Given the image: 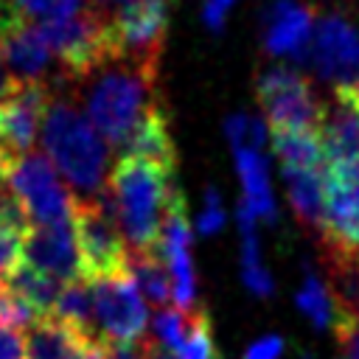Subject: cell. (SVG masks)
Masks as SVG:
<instances>
[{
    "mask_svg": "<svg viewBox=\"0 0 359 359\" xmlns=\"http://www.w3.org/2000/svg\"><path fill=\"white\" fill-rule=\"evenodd\" d=\"M39 28L67 79H87L101 65L121 56L115 14L104 6H84L79 14L59 22H42Z\"/></svg>",
    "mask_w": 359,
    "mask_h": 359,
    "instance_id": "4",
    "label": "cell"
},
{
    "mask_svg": "<svg viewBox=\"0 0 359 359\" xmlns=\"http://www.w3.org/2000/svg\"><path fill=\"white\" fill-rule=\"evenodd\" d=\"M323 247L356 252L359 250V160L334 163L325 171V222Z\"/></svg>",
    "mask_w": 359,
    "mask_h": 359,
    "instance_id": "9",
    "label": "cell"
},
{
    "mask_svg": "<svg viewBox=\"0 0 359 359\" xmlns=\"http://www.w3.org/2000/svg\"><path fill=\"white\" fill-rule=\"evenodd\" d=\"M255 213L238 202V230H241V278L247 289L258 297H269L275 292V280L261 264V247H258V233H255Z\"/></svg>",
    "mask_w": 359,
    "mask_h": 359,
    "instance_id": "27",
    "label": "cell"
},
{
    "mask_svg": "<svg viewBox=\"0 0 359 359\" xmlns=\"http://www.w3.org/2000/svg\"><path fill=\"white\" fill-rule=\"evenodd\" d=\"M309 59L325 81L351 84L359 67V36L342 14H323L314 22Z\"/></svg>",
    "mask_w": 359,
    "mask_h": 359,
    "instance_id": "11",
    "label": "cell"
},
{
    "mask_svg": "<svg viewBox=\"0 0 359 359\" xmlns=\"http://www.w3.org/2000/svg\"><path fill=\"white\" fill-rule=\"evenodd\" d=\"M53 317L62 320L65 325H70L76 334L90 337V339H104L95 323V306H93V286L87 278H76V280H65ZM107 342V339H104Z\"/></svg>",
    "mask_w": 359,
    "mask_h": 359,
    "instance_id": "24",
    "label": "cell"
},
{
    "mask_svg": "<svg viewBox=\"0 0 359 359\" xmlns=\"http://www.w3.org/2000/svg\"><path fill=\"white\" fill-rule=\"evenodd\" d=\"M8 185L20 199V205L25 208L34 227L73 222L76 196L67 194L65 185L59 182V174L50 157L36 151L17 157L8 168Z\"/></svg>",
    "mask_w": 359,
    "mask_h": 359,
    "instance_id": "6",
    "label": "cell"
},
{
    "mask_svg": "<svg viewBox=\"0 0 359 359\" xmlns=\"http://www.w3.org/2000/svg\"><path fill=\"white\" fill-rule=\"evenodd\" d=\"M280 353H283V339L275 334H266L244 351V359H280Z\"/></svg>",
    "mask_w": 359,
    "mask_h": 359,
    "instance_id": "36",
    "label": "cell"
},
{
    "mask_svg": "<svg viewBox=\"0 0 359 359\" xmlns=\"http://www.w3.org/2000/svg\"><path fill=\"white\" fill-rule=\"evenodd\" d=\"M126 269L149 303L165 306L174 300V278H171L165 258L157 252V247L154 250H129Z\"/></svg>",
    "mask_w": 359,
    "mask_h": 359,
    "instance_id": "22",
    "label": "cell"
},
{
    "mask_svg": "<svg viewBox=\"0 0 359 359\" xmlns=\"http://www.w3.org/2000/svg\"><path fill=\"white\" fill-rule=\"evenodd\" d=\"M3 283H6L20 300H25L39 317H50V314H53L56 300H59V292H62V286H65L59 278L42 272V269H36V266H31L28 261H20Z\"/></svg>",
    "mask_w": 359,
    "mask_h": 359,
    "instance_id": "23",
    "label": "cell"
},
{
    "mask_svg": "<svg viewBox=\"0 0 359 359\" xmlns=\"http://www.w3.org/2000/svg\"><path fill=\"white\" fill-rule=\"evenodd\" d=\"M107 359H146V337L137 342H107Z\"/></svg>",
    "mask_w": 359,
    "mask_h": 359,
    "instance_id": "39",
    "label": "cell"
},
{
    "mask_svg": "<svg viewBox=\"0 0 359 359\" xmlns=\"http://www.w3.org/2000/svg\"><path fill=\"white\" fill-rule=\"evenodd\" d=\"M0 50L17 84L45 81L50 62L56 59L42 28L36 22H20V20L8 22L0 31Z\"/></svg>",
    "mask_w": 359,
    "mask_h": 359,
    "instance_id": "17",
    "label": "cell"
},
{
    "mask_svg": "<svg viewBox=\"0 0 359 359\" xmlns=\"http://www.w3.org/2000/svg\"><path fill=\"white\" fill-rule=\"evenodd\" d=\"M224 224V210H222V199H219V191L210 185L205 191V205H202V213H199V222H196V230L202 236H213L219 233Z\"/></svg>",
    "mask_w": 359,
    "mask_h": 359,
    "instance_id": "33",
    "label": "cell"
},
{
    "mask_svg": "<svg viewBox=\"0 0 359 359\" xmlns=\"http://www.w3.org/2000/svg\"><path fill=\"white\" fill-rule=\"evenodd\" d=\"M174 3L177 0H126L115 14L121 56L160 62Z\"/></svg>",
    "mask_w": 359,
    "mask_h": 359,
    "instance_id": "10",
    "label": "cell"
},
{
    "mask_svg": "<svg viewBox=\"0 0 359 359\" xmlns=\"http://www.w3.org/2000/svg\"><path fill=\"white\" fill-rule=\"evenodd\" d=\"M146 359H180V356H177V351H171V348L160 345L157 339L146 337Z\"/></svg>",
    "mask_w": 359,
    "mask_h": 359,
    "instance_id": "41",
    "label": "cell"
},
{
    "mask_svg": "<svg viewBox=\"0 0 359 359\" xmlns=\"http://www.w3.org/2000/svg\"><path fill=\"white\" fill-rule=\"evenodd\" d=\"M17 87V81H14V76H11V70H8V65H6V56H3V50H0V104L11 95V90Z\"/></svg>",
    "mask_w": 359,
    "mask_h": 359,
    "instance_id": "40",
    "label": "cell"
},
{
    "mask_svg": "<svg viewBox=\"0 0 359 359\" xmlns=\"http://www.w3.org/2000/svg\"><path fill=\"white\" fill-rule=\"evenodd\" d=\"M323 250H325L323 264L328 272L331 294L337 300V311L359 323V250L356 252H342L328 247Z\"/></svg>",
    "mask_w": 359,
    "mask_h": 359,
    "instance_id": "21",
    "label": "cell"
},
{
    "mask_svg": "<svg viewBox=\"0 0 359 359\" xmlns=\"http://www.w3.org/2000/svg\"><path fill=\"white\" fill-rule=\"evenodd\" d=\"M289 191V202L303 227L323 233L325 222V182L320 180V168H280Z\"/></svg>",
    "mask_w": 359,
    "mask_h": 359,
    "instance_id": "20",
    "label": "cell"
},
{
    "mask_svg": "<svg viewBox=\"0 0 359 359\" xmlns=\"http://www.w3.org/2000/svg\"><path fill=\"white\" fill-rule=\"evenodd\" d=\"M73 227H76V241L81 255V272L87 280L107 278L126 269L129 244H126L109 188L95 199H76Z\"/></svg>",
    "mask_w": 359,
    "mask_h": 359,
    "instance_id": "5",
    "label": "cell"
},
{
    "mask_svg": "<svg viewBox=\"0 0 359 359\" xmlns=\"http://www.w3.org/2000/svg\"><path fill=\"white\" fill-rule=\"evenodd\" d=\"M300 359H311V356H309V353H303V356H300Z\"/></svg>",
    "mask_w": 359,
    "mask_h": 359,
    "instance_id": "43",
    "label": "cell"
},
{
    "mask_svg": "<svg viewBox=\"0 0 359 359\" xmlns=\"http://www.w3.org/2000/svg\"><path fill=\"white\" fill-rule=\"evenodd\" d=\"M255 95L272 126H292V129L320 126L323 101L317 98L311 81L300 70L266 67L255 81Z\"/></svg>",
    "mask_w": 359,
    "mask_h": 359,
    "instance_id": "7",
    "label": "cell"
},
{
    "mask_svg": "<svg viewBox=\"0 0 359 359\" xmlns=\"http://www.w3.org/2000/svg\"><path fill=\"white\" fill-rule=\"evenodd\" d=\"M81 334H76L62 320L39 317L25 331V359H70Z\"/></svg>",
    "mask_w": 359,
    "mask_h": 359,
    "instance_id": "26",
    "label": "cell"
},
{
    "mask_svg": "<svg viewBox=\"0 0 359 359\" xmlns=\"http://www.w3.org/2000/svg\"><path fill=\"white\" fill-rule=\"evenodd\" d=\"M3 8L8 17L20 22H59L73 14H79L84 6L81 0H3Z\"/></svg>",
    "mask_w": 359,
    "mask_h": 359,
    "instance_id": "29",
    "label": "cell"
},
{
    "mask_svg": "<svg viewBox=\"0 0 359 359\" xmlns=\"http://www.w3.org/2000/svg\"><path fill=\"white\" fill-rule=\"evenodd\" d=\"M320 140L328 165L359 160V90L351 84H337L323 101Z\"/></svg>",
    "mask_w": 359,
    "mask_h": 359,
    "instance_id": "14",
    "label": "cell"
},
{
    "mask_svg": "<svg viewBox=\"0 0 359 359\" xmlns=\"http://www.w3.org/2000/svg\"><path fill=\"white\" fill-rule=\"evenodd\" d=\"M177 171L151 160L123 154L109 171V194L129 250H154L168 205L177 194Z\"/></svg>",
    "mask_w": 359,
    "mask_h": 359,
    "instance_id": "3",
    "label": "cell"
},
{
    "mask_svg": "<svg viewBox=\"0 0 359 359\" xmlns=\"http://www.w3.org/2000/svg\"><path fill=\"white\" fill-rule=\"evenodd\" d=\"M22 261H28L31 266H36L59 280L84 278L73 222L31 227L28 236L22 238Z\"/></svg>",
    "mask_w": 359,
    "mask_h": 359,
    "instance_id": "15",
    "label": "cell"
},
{
    "mask_svg": "<svg viewBox=\"0 0 359 359\" xmlns=\"http://www.w3.org/2000/svg\"><path fill=\"white\" fill-rule=\"evenodd\" d=\"M224 135L230 140L233 149L250 146V149H261L266 143V126L261 118H247V115H230L224 121Z\"/></svg>",
    "mask_w": 359,
    "mask_h": 359,
    "instance_id": "31",
    "label": "cell"
},
{
    "mask_svg": "<svg viewBox=\"0 0 359 359\" xmlns=\"http://www.w3.org/2000/svg\"><path fill=\"white\" fill-rule=\"evenodd\" d=\"M48 87L45 81H28L17 84L11 95L0 104V151L11 160L31 151L39 118H45L48 107Z\"/></svg>",
    "mask_w": 359,
    "mask_h": 359,
    "instance_id": "12",
    "label": "cell"
},
{
    "mask_svg": "<svg viewBox=\"0 0 359 359\" xmlns=\"http://www.w3.org/2000/svg\"><path fill=\"white\" fill-rule=\"evenodd\" d=\"M157 252L165 258L171 278H174V303L182 311H194L196 306V275H194V261H191V230H188V216H185V199L177 191L165 222L163 233L157 241Z\"/></svg>",
    "mask_w": 359,
    "mask_h": 359,
    "instance_id": "13",
    "label": "cell"
},
{
    "mask_svg": "<svg viewBox=\"0 0 359 359\" xmlns=\"http://www.w3.org/2000/svg\"><path fill=\"white\" fill-rule=\"evenodd\" d=\"M0 292H3V283H0Z\"/></svg>",
    "mask_w": 359,
    "mask_h": 359,
    "instance_id": "44",
    "label": "cell"
},
{
    "mask_svg": "<svg viewBox=\"0 0 359 359\" xmlns=\"http://www.w3.org/2000/svg\"><path fill=\"white\" fill-rule=\"evenodd\" d=\"M188 320H191V311H182V309H163L157 311L154 317V339L171 351H180L182 339H185V331H188Z\"/></svg>",
    "mask_w": 359,
    "mask_h": 359,
    "instance_id": "32",
    "label": "cell"
},
{
    "mask_svg": "<svg viewBox=\"0 0 359 359\" xmlns=\"http://www.w3.org/2000/svg\"><path fill=\"white\" fill-rule=\"evenodd\" d=\"M157 73L160 62L118 56L87 76V118L112 149H123L146 112L160 104Z\"/></svg>",
    "mask_w": 359,
    "mask_h": 359,
    "instance_id": "1",
    "label": "cell"
},
{
    "mask_svg": "<svg viewBox=\"0 0 359 359\" xmlns=\"http://www.w3.org/2000/svg\"><path fill=\"white\" fill-rule=\"evenodd\" d=\"M22 255V236L0 227V283L11 275V269L20 264Z\"/></svg>",
    "mask_w": 359,
    "mask_h": 359,
    "instance_id": "34",
    "label": "cell"
},
{
    "mask_svg": "<svg viewBox=\"0 0 359 359\" xmlns=\"http://www.w3.org/2000/svg\"><path fill=\"white\" fill-rule=\"evenodd\" d=\"M297 309L317 325V328H334L337 325V300L331 294V289H325V283L314 275V269H303V286L297 292Z\"/></svg>",
    "mask_w": 359,
    "mask_h": 359,
    "instance_id": "28",
    "label": "cell"
},
{
    "mask_svg": "<svg viewBox=\"0 0 359 359\" xmlns=\"http://www.w3.org/2000/svg\"><path fill=\"white\" fill-rule=\"evenodd\" d=\"M0 359H25V339L22 331L0 325Z\"/></svg>",
    "mask_w": 359,
    "mask_h": 359,
    "instance_id": "37",
    "label": "cell"
},
{
    "mask_svg": "<svg viewBox=\"0 0 359 359\" xmlns=\"http://www.w3.org/2000/svg\"><path fill=\"white\" fill-rule=\"evenodd\" d=\"M236 0H205V8H202V22L210 28V31H222L227 14H230V6Z\"/></svg>",
    "mask_w": 359,
    "mask_h": 359,
    "instance_id": "38",
    "label": "cell"
},
{
    "mask_svg": "<svg viewBox=\"0 0 359 359\" xmlns=\"http://www.w3.org/2000/svg\"><path fill=\"white\" fill-rule=\"evenodd\" d=\"M272 151L280 160V168H320L325 160L317 129L272 126Z\"/></svg>",
    "mask_w": 359,
    "mask_h": 359,
    "instance_id": "25",
    "label": "cell"
},
{
    "mask_svg": "<svg viewBox=\"0 0 359 359\" xmlns=\"http://www.w3.org/2000/svg\"><path fill=\"white\" fill-rule=\"evenodd\" d=\"M334 334H337V339L342 342L345 356H348V359H359V323L339 314V317H337V325H334Z\"/></svg>",
    "mask_w": 359,
    "mask_h": 359,
    "instance_id": "35",
    "label": "cell"
},
{
    "mask_svg": "<svg viewBox=\"0 0 359 359\" xmlns=\"http://www.w3.org/2000/svg\"><path fill=\"white\" fill-rule=\"evenodd\" d=\"M123 154L129 157H143L151 160L168 171H177V146L171 140L168 132V118L163 112V107H151L146 112V118L137 123V129L132 132L129 143L123 146Z\"/></svg>",
    "mask_w": 359,
    "mask_h": 359,
    "instance_id": "18",
    "label": "cell"
},
{
    "mask_svg": "<svg viewBox=\"0 0 359 359\" xmlns=\"http://www.w3.org/2000/svg\"><path fill=\"white\" fill-rule=\"evenodd\" d=\"M93 286V306L95 323L107 342H137L146 334V300L129 275V269L95 278Z\"/></svg>",
    "mask_w": 359,
    "mask_h": 359,
    "instance_id": "8",
    "label": "cell"
},
{
    "mask_svg": "<svg viewBox=\"0 0 359 359\" xmlns=\"http://www.w3.org/2000/svg\"><path fill=\"white\" fill-rule=\"evenodd\" d=\"M180 359H219L216 348H213V337H210V323L205 317V311L194 309L191 320H188V331L185 339L177 351Z\"/></svg>",
    "mask_w": 359,
    "mask_h": 359,
    "instance_id": "30",
    "label": "cell"
},
{
    "mask_svg": "<svg viewBox=\"0 0 359 359\" xmlns=\"http://www.w3.org/2000/svg\"><path fill=\"white\" fill-rule=\"evenodd\" d=\"M314 11L297 0H272L264 14V48L272 56L309 59Z\"/></svg>",
    "mask_w": 359,
    "mask_h": 359,
    "instance_id": "16",
    "label": "cell"
},
{
    "mask_svg": "<svg viewBox=\"0 0 359 359\" xmlns=\"http://www.w3.org/2000/svg\"><path fill=\"white\" fill-rule=\"evenodd\" d=\"M126 0H95V6H104V8H112V6H123Z\"/></svg>",
    "mask_w": 359,
    "mask_h": 359,
    "instance_id": "42",
    "label": "cell"
},
{
    "mask_svg": "<svg viewBox=\"0 0 359 359\" xmlns=\"http://www.w3.org/2000/svg\"><path fill=\"white\" fill-rule=\"evenodd\" d=\"M42 146L56 171L70 182L76 199H95L107 191L109 143L76 109L73 101L50 95L42 118Z\"/></svg>",
    "mask_w": 359,
    "mask_h": 359,
    "instance_id": "2",
    "label": "cell"
},
{
    "mask_svg": "<svg viewBox=\"0 0 359 359\" xmlns=\"http://www.w3.org/2000/svg\"><path fill=\"white\" fill-rule=\"evenodd\" d=\"M233 154H236V171H238L241 188H244L241 202L258 219L272 224L275 222V196L269 188V171H266V163L261 157V149L241 146V149H233Z\"/></svg>",
    "mask_w": 359,
    "mask_h": 359,
    "instance_id": "19",
    "label": "cell"
}]
</instances>
